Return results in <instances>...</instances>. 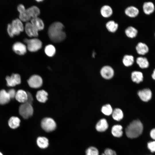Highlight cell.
Here are the masks:
<instances>
[{
    "label": "cell",
    "instance_id": "cell-1",
    "mask_svg": "<svg viewBox=\"0 0 155 155\" xmlns=\"http://www.w3.org/2000/svg\"><path fill=\"white\" fill-rule=\"evenodd\" d=\"M63 24L59 22L52 23L48 29V35L50 39L55 42H59L63 40L66 37Z\"/></svg>",
    "mask_w": 155,
    "mask_h": 155
},
{
    "label": "cell",
    "instance_id": "cell-2",
    "mask_svg": "<svg viewBox=\"0 0 155 155\" xmlns=\"http://www.w3.org/2000/svg\"><path fill=\"white\" fill-rule=\"evenodd\" d=\"M143 128V125L141 122L139 120H135L127 127L125 129V133L128 138H135L142 133Z\"/></svg>",
    "mask_w": 155,
    "mask_h": 155
},
{
    "label": "cell",
    "instance_id": "cell-3",
    "mask_svg": "<svg viewBox=\"0 0 155 155\" xmlns=\"http://www.w3.org/2000/svg\"><path fill=\"white\" fill-rule=\"evenodd\" d=\"M24 30L22 22L18 18L13 20L11 24H8L7 28V33L11 37L20 34Z\"/></svg>",
    "mask_w": 155,
    "mask_h": 155
},
{
    "label": "cell",
    "instance_id": "cell-4",
    "mask_svg": "<svg viewBox=\"0 0 155 155\" xmlns=\"http://www.w3.org/2000/svg\"><path fill=\"white\" fill-rule=\"evenodd\" d=\"M32 104L27 102L22 104L19 107L20 114L24 118L27 119L31 117L33 113Z\"/></svg>",
    "mask_w": 155,
    "mask_h": 155
},
{
    "label": "cell",
    "instance_id": "cell-5",
    "mask_svg": "<svg viewBox=\"0 0 155 155\" xmlns=\"http://www.w3.org/2000/svg\"><path fill=\"white\" fill-rule=\"evenodd\" d=\"M24 42L27 44V49L32 52L37 51L41 48L42 46L41 41L38 38L25 39Z\"/></svg>",
    "mask_w": 155,
    "mask_h": 155
},
{
    "label": "cell",
    "instance_id": "cell-6",
    "mask_svg": "<svg viewBox=\"0 0 155 155\" xmlns=\"http://www.w3.org/2000/svg\"><path fill=\"white\" fill-rule=\"evenodd\" d=\"M41 124L42 128L47 132L53 131L56 127L55 121L53 119L50 117L43 118L41 121Z\"/></svg>",
    "mask_w": 155,
    "mask_h": 155
},
{
    "label": "cell",
    "instance_id": "cell-7",
    "mask_svg": "<svg viewBox=\"0 0 155 155\" xmlns=\"http://www.w3.org/2000/svg\"><path fill=\"white\" fill-rule=\"evenodd\" d=\"M42 80L41 77L37 75H32L28 80L29 86L34 88L40 87L42 85Z\"/></svg>",
    "mask_w": 155,
    "mask_h": 155
},
{
    "label": "cell",
    "instance_id": "cell-8",
    "mask_svg": "<svg viewBox=\"0 0 155 155\" xmlns=\"http://www.w3.org/2000/svg\"><path fill=\"white\" fill-rule=\"evenodd\" d=\"M17 10L19 13V19L22 22H27L31 18L27 9H25L23 5H19Z\"/></svg>",
    "mask_w": 155,
    "mask_h": 155
},
{
    "label": "cell",
    "instance_id": "cell-9",
    "mask_svg": "<svg viewBox=\"0 0 155 155\" xmlns=\"http://www.w3.org/2000/svg\"><path fill=\"white\" fill-rule=\"evenodd\" d=\"M7 85L9 87H13L19 84L21 82V78L18 74H13L10 76H7L5 78Z\"/></svg>",
    "mask_w": 155,
    "mask_h": 155
},
{
    "label": "cell",
    "instance_id": "cell-10",
    "mask_svg": "<svg viewBox=\"0 0 155 155\" xmlns=\"http://www.w3.org/2000/svg\"><path fill=\"white\" fill-rule=\"evenodd\" d=\"M27 47L23 43L20 42H17L14 43L12 46L13 51L19 55H23L25 54L27 51Z\"/></svg>",
    "mask_w": 155,
    "mask_h": 155
},
{
    "label": "cell",
    "instance_id": "cell-11",
    "mask_svg": "<svg viewBox=\"0 0 155 155\" xmlns=\"http://www.w3.org/2000/svg\"><path fill=\"white\" fill-rule=\"evenodd\" d=\"M100 73L103 78L106 79H110L113 76L114 71L111 66L106 65L103 67L101 68Z\"/></svg>",
    "mask_w": 155,
    "mask_h": 155
},
{
    "label": "cell",
    "instance_id": "cell-12",
    "mask_svg": "<svg viewBox=\"0 0 155 155\" xmlns=\"http://www.w3.org/2000/svg\"><path fill=\"white\" fill-rule=\"evenodd\" d=\"M138 95L140 99L144 102L148 101L152 97V92L148 88H145L139 91Z\"/></svg>",
    "mask_w": 155,
    "mask_h": 155
},
{
    "label": "cell",
    "instance_id": "cell-13",
    "mask_svg": "<svg viewBox=\"0 0 155 155\" xmlns=\"http://www.w3.org/2000/svg\"><path fill=\"white\" fill-rule=\"evenodd\" d=\"M27 34L30 37H36L38 35V31L34 27L31 22L27 23L24 28Z\"/></svg>",
    "mask_w": 155,
    "mask_h": 155
},
{
    "label": "cell",
    "instance_id": "cell-14",
    "mask_svg": "<svg viewBox=\"0 0 155 155\" xmlns=\"http://www.w3.org/2000/svg\"><path fill=\"white\" fill-rule=\"evenodd\" d=\"M155 6L154 3L151 1L145 2L143 5V9L144 13L146 15H149L154 11Z\"/></svg>",
    "mask_w": 155,
    "mask_h": 155
},
{
    "label": "cell",
    "instance_id": "cell-15",
    "mask_svg": "<svg viewBox=\"0 0 155 155\" xmlns=\"http://www.w3.org/2000/svg\"><path fill=\"white\" fill-rule=\"evenodd\" d=\"M15 98L17 100L20 102L23 103L26 102L28 99L27 92L24 90H19L16 92Z\"/></svg>",
    "mask_w": 155,
    "mask_h": 155
},
{
    "label": "cell",
    "instance_id": "cell-16",
    "mask_svg": "<svg viewBox=\"0 0 155 155\" xmlns=\"http://www.w3.org/2000/svg\"><path fill=\"white\" fill-rule=\"evenodd\" d=\"M136 50L138 54L144 55L148 52L149 48L146 44L140 42L138 43L136 46Z\"/></svg>",
    "mask_w": 155,
    "mask_h": 155
},
{
    "label": "cell",
    "instance_id": "cell-17",
    "mask_svg": "<svg viewBox=\"0 0 155 155\" xmlns=\"http://www.w3.org/2000/svg\"><path fill=\"white\" fill-rule=\"evenodd\" d=\"M108 126L106 120L105 119H102L97 123L96 126V129L98 131L102 132L107 129Z\"/></svg>",
    "mask_w": 155,
    "mask_h": 155
},
{
    "label": "cell",
    "instance_id": "cell-18",
    "mask_svg": "<svg viewBox=\"0 0 155 155\" xmlns=\"http://www.w3.org/2000/svg\"><path fill=\"white\" fill-rule=\"evenodd\" d=\"M125 12L127 16L130 17L134 18L138 15L139 11L136 7L131 6L127 7L125 9Z\"/></svg>",
    "mask_w": 155,
    "mask_h": 155
},
{
    "label": "cell",
    "instance_id": "cell-19",
    "mask_svg": "<svg viewBox=\"0 0 155 155\" xmlns=\"http://www.w3.org/2000/svg\"><path fill=\"white\" fill-rule=\"evenodd\" d=\"M30 22L38 31L41 30L44 28L42 20L38 17L32 18Z\"/></svg>",
    "mask_w": 155,
    "mask_h": 155
},
{
    "label": "cell",
    "instance_id": "cell-20",
    "mask_svg": "<svg viewBox=\"0 0 155 155\" xmlns=\"http://www.w3.org/2000/svg\"><path fill=\"white\" fill-rule=\"evenodd\" d=\"M11 98L7 92L5 90L0 91V104H5L8 103Z\"/></svg>",
    "mask_w": 155,
    "mask_h": 155
},
{
    "label": "cell",
    "instance_id": "cell-21",
    "mask_svg": "<svg viewBox=\"0 0 155 155\" xmlns=\"http://www.w3.org/2000/svg\"><path fill=\"white\" fill-rule=\"evenodd\" d=\"M48 94L44 90L38 91L36 94V97L37 100L42 103L45 102L48 99Z\"/></svg>",
    "mask_w": 155,
    "mask_h": 155
},
{
    "label": "cell",
    "instance_id": "cell-22",
    "mask_svg": "<svg viewBox=\"0 0 155 155\" xmlns=\"http://www.w3.org/2000/svg\"><path fill=\"white\" fill-rule=\"evenodd\" d=\"M123 127L121 125H114L111 129V133L115 137H121L123 134Z\"/></svg>",
    "mask_w": 155,
    "mask_h": 155
},
{
    "label": "cell",
    "instance_id": "cell-23",
    "mask_svg": "<svg viewBox=\"0 0 155 155\" xmlns=\"http://www.w3.org/2000/svg\"><path fill=\"white\" fill-rule=\"evenodd\" d=\"M136 62L139 66L142 69L147 68L149 66V61L146 57H138L136 59Z\"/></svg>",
    "mask_w": 155,
    "mask_h": 155
},
{
    "label": "cell",
    "instance_id": "cell-24",
    "mask_svg": "<svg viewBox=\"0 0 155 155\" xmlns=\"http://www.w3.org/2000/svg\"><path fill=\"white\" fill-rule=\"evenodd\" d=\"M131 78L133 82L137 83H139L143 81V74L140 71H133L131 73Z\"/></svg>",
    "mask_w": 155,
    "mask_h": 155
},
{
    "label": "cell",
    "instance_id": "cell-25",
    "mask_svg": "<svg viewBox=\"0 0 155 155\" xmlns=\"http://www.w3.org/2000/svg\"><path fill=\"white\" fill-rule=\"evenodd\" d=\"M100 13L104 17L107 18L110 16L113 13L111 7L108 5H105L102 7L100 9Z\"/></svg>",
    "mask_w": 155,
    "mask_h": 155
},
{
    "label": "cell",
    "instance_id": "cell-26",
    "mask_svg": "<svg viewBox=\"0 0 155 155\" xmlns=\"http://www.w3.org/2000/svg\"><path fill=\"white\" fill-rule=\"evenodd\" d=\"M20 122V120L18 117H12L9 119L8 124L11 128L15 129L19 126Z\"/></svg>",
    "mask_w": 155,
    "mask_h": 155
},
{
    "label": "cell",
    "instance_id": "cell-27",
    "mask_svg": "<svg viewBox=\"0 0 155 155\" xmlns=\"http://www.w3.org/2000/svg\"><path fill=\"white\" fill-rule=\"evenodd\" d=\"M37 143L38 146L40 148H45L48 146L49 141L45 137H40L37 139Z\"/></svg>",
    "mask_w": 155,
    "mask_h": 155
},
{
    "label": "cell",
    "instance_id": "cell-28",
    "mask_svg": "<svg viewBox=\"0 0 155 155\" xmlns=\"http://www.w3.org/2000/svg\"><path fill=\"white\" fill-rule=\"evenodd\" d=\"M125 32L126 36L130 38H133L136 36L138 33L137 30L135 28L130 26L125 30Z\"/></svg>",
    "mask_w": 155,
    "mask_h": 155
},
{
    "label": "cell",
    "instance_id": "cell-29",
    "mask_svg": "<svg viewBox=\"0 0 155 155\" xmlns=\"http://www.w3.org/2000/svg\"><path fill=\"white\" fill-rule=\"evenodd\" d=\"M112 116L115 120L119 121L123 118V114L121 109L119 108H116L113 111Z\"/></svg>",
    "mask_w": 155,
    "mask_h": 155
},
{
    "label": "cell",
    "instance_id": "cell-30",
    "mask_svg": "<svg viewBox=\"0 0 155 155\" xmlns=\"http://www.w3.org/2000/svg\"><path fill=\"white\" fill-rule=\"evenodd\" d=\"M27 9L31 18L38 17L40 13L39 9L35 6H32Z\"/></svg>",
    "mask_w": 155,
    "mask_h": 155
},
{
    "label": "cell",
    "instance_id": "cell-31",
    "mask_svg": "<svg viewBox=\"0 0 155 155\" xmlns=\"http://www.w3.org/2000/svg\"><path fill=\"white\" fill-rule=\"evenodd\" d=\"M107 30L111 32H115L117 29L118 25L113 20H110L108 22L106 25Z\"/></svg>",
    "mask_w": 155,
    "mask_h": 155
},
{
    "label": "cell",
    "instance_id": "cell-32",
    "mask_svg": "<svg viewBox=\"0 0 155 155\" xmlns=\"http://www.w3.org/2000/svg\"><path fill=\"white\" fill-rule=\"evenodd\" d=\"M122 61L125 66L129 67L133 64L134 62V57L132 55H126L124 56Z\"/></svg>",
    "mask_w": 155,
    "mask_h": 155
},
{
    "label": "cell",
    "instance_id": "cell-33",
    "mask_svg": "<svg viewBox=\"0 0 155 155\" xmlns=\"http://www.w3.org/2000/svg\"><path fill=\"white\" fill-rule=\"evenodd\" d=\"M44 51L47 56L51 57L53 56L55 54L56 50L55 48L53 45L49 44L45 47Z\"/></svg>",
    "mask_w": 155,
    "mask_h": 155
},
{
    "label": "cell",
    "instance_id": "cell-34",
    "mask_svg": "<svg viewBox=\"0 0 155 155\" xmlns=\"http://www.w3.org/2000/svg\"><path fill=\"white\" fill-rule=\"evenodd\" d=\"M101 111L103 114L107 116L112 114L113 111L111 106L109 104H106L103 106L102 107Z\"/></svg>",
    "mask_w": 155,
    "mask_h": 155
},
{
    "label": "cell",
    "instance_id": "cell-35",
    "mask_svg": "<svg viewBox=\"0 0 155 155\" xmlns=\"http://www.w3.org/2000/svg\"><path fill=\"white\" fill-rule=\"evenodd\" d=\"M86 155H99V152L95 147L91 146L88 148L86 152Z\"/></svg>",
    "mask_w": 155,
    "mask_h": 155
},
{
    "label": "cell",
    "instance_id": "cell-36",
    "mask_svg": "<svg viewBox=\"0 0 155 155\" xmlns=\"http://www.w3.org/2000/svg\"><path fill=\"white\" fill-rule=\"evenodd\" d=\"M148 147L151 152H155V141L149 142L148 144Z\"/></svg>",
    "mask_w": 155,
    "mask_h": 155
},
{
    "label": "cell",
    "instance_id": "cell-37",
    "mask_svg": "<svg viewBox=\"0 0 155 155\" xmlns=\"http://www.w3.org/2000/svg\"><path fill=\"white\" fill-rule=\"evenodd\" d=\"M104 154L105 155H117L114 150L110 148L106 149L104 150Z\"/></svg>",
    "mask_w": 155,
    "mask_h": 155
},
{
    "label": "cell",
    "instance_id": "cell-38",
    "mask_svg": "<svg viewBox=\"0 0 155 155\" xmlns=\"http://www.w3.org/2000/svg\"><path fill=\"white\" fill-rule=\"evenodd\" d=\"M10 98H15L16 92L14 89H11L9 90L7 92Z\"/></svg>",
    "mask_w": 155,
    "mask_h": 155
},
{
    "label": "cell",
    "instance_id": "cell-39",
    "mask_svg": "<svg viewBox=\"0 0 155 155\" xmlns=\"http://www.w3.org/2000/svg\"><path fill=\"white\" fill-rule=\"evenodd\" d=\"M28 95V99L26 102H28L32 104L33 100V98L32 94L29 92H27Z\"/></svg>",
    "mask_w": 155,
    "mask_h": 155
},
{
    "label": "cell",
    "instance_id": "cell-40",
    "mask_svg": "<svg viewBox=\"0 0 155 155\" xmlns=\"http://www.w3.org/2000/svg\"><path fill=\"white\" fill-rule=\"evenodd\" d=\"M150 135L152 138L155 140V128L151 130Z\"/></svg>",
    "mask_w": 155,
    "mask_h": 155
},
{
    "label": "cell",
    "instance_id": "cell-41",
    "mask_svg": "<svg viewBox=\"0 0 155 155\" xmlns=\"http://www.w3.org/2000/svg\"><path fill=\"white\" fill-rule=\"evenodd\" d=\"M152 76L153 79L155 80V69L153 71V73Z\"/></svg>",
    "mask_w": 155,
    "mask_h": 155
},
{
    "label": "cell",
    "instance_id": "cell-42",
    "mask_svg": "<svg viewBox=\"0 0 155 155\" xmlns=\"http://www.w3.org/2000/svg\"><path fill=\"white\" fill-rule=\"evenodd\" d=\"M0 155H3L1 152H0Z\"/></svg>",
    "mask_w": 155,
    "mask_h": 155
},
{
    "label": "cell",
    "instance_id": "cell-43",
    "mask_svg": "<svg viewBox=\"0 0 155 155\" xmlns=\"http://www.w3.org/2000/svg\"><path fill=\"white\" fill-rule=\"evenodd\" d=\"M101 155H105L104 153H102Z\"/></svg>",
    "mask_w": 155,
    "mask_h": 155
},
{
    "label": "cell",
    "instance_id": "cell-44",
    "mask_svg": "<svg viewBox=\"0 0 155 155\" xmlns=\"http://www.w3.org/2000/svg\"><path fill=\"white\" fill-rule=\"evenodd\" d=\"M42 1V0H37V1Z\"/></svg>",
    "mask_w": 155,
    "mask_h": 155
},
{
    "label": "cell",
    "instance_id": "cell-45",
    "mask_svg": "<svg viewBox=\"0 0 155 155\" xmlns=\"http://www.w3.org/2000/svg\"><path fill=\"white\" fill-rule=\"evenodd\" d=\"M154 35H155V34H154Z\"/></svg>",
    "mask_w": 155,
    "mask_h": 155
}]
</instances>
